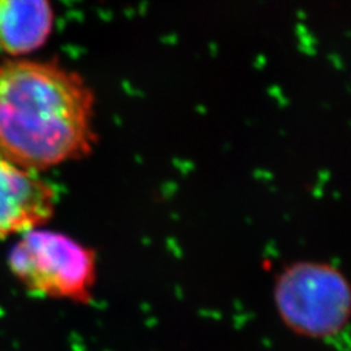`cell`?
<instances>
[{"mask_svg": "<svg viewBox=\"0 0 351 351\" xmlns=\"http://www.w3.org/2000/svg\"><path fill=\"white\" fill-rule=\"evenodd\" d=\"M54 27L50 0H0V51L10 58L34 53Z\"/></svg>", "mask_w": 351, "mask_h": 351, "instance_id": "cell-5", "label": "cell"}, {"mask_svg": "<svg viewBox=\"0 0 351 351\" xmlns=\"http://www.w3.org/2000/svg\"><path fill=\"white\" fill-rule=\"evenodd\" d=\"M54 204L56 193L47 182L0 156V240L47 223Z\"/></svg>", "mask_w": 351, "mask_h": 351, "instance_id": "cell-4", "label": "cell"}, {"mask_svg": "<svg viewBox=\"0 0 351 351\" xmlns=\"http://www.w3.org/2000/svg\"><path fill=\"white\" fill-rule=\"evenodd\" d=\"M274 303L290 331L311 339L341 334L350 319L347 278L321 262H299L285 268L274 287Z\"/></svg>", "mask_w": 351, "mask_h": 351, "instance_id": "cell-3", "label": "cell"}, {"mask_svg": "<svg viewBox=\"0 0 351 351\" xmlns=\"http://www.w3.org/2000/svg\"><path fill=\"white\" fill-rule=\"evenodd\" d=\"M94 94L58 62H0V156L41 171L93 151Z\"/></svg>", "mask_w": 351, "mask_h": 351, "instance_id": "cell-1", "label": "cell"}, {"mask_svg": "<svg viewBox=\"0 0 351 351\" xmlns=\"http://www.w3.org/2000/svg\"><path fill=\"white\" fill-rule=\"evenodd\" d=\"M8 261L15 278L32 294L82 304L93 299L95 254L69 236L40 227L29 230Z\"/></svg>", "mask_w": 351, "mask_h": 351, "instance_id": "cell-2", "label": "cell"}]
</instances>
